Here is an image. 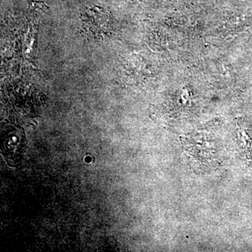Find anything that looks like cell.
Segmentation results:
<instances>
[{
    "mask_svg": "<svg viewBox=\"0 0 252 252\" xmlns=\"http://www.w3.org/2000/svg\"><path fill=\"white\" fill-rule=\"evenodd\" d=\"M186 148L193 162L207 164L216 158V144L213 142H187Z\"/></svg>",
    "mask_w": 252,
    "mask_h": 252,
    "instance_id": "cell-1",
    "label": "cell"
},
{
    "mask_svg": "<svg viewBox=\"0 0 252 252\" xmlns=\"http://www.w3.org/2000/svg\"><path fill=\"white\" fill-rule=\"evenodd\" d=\"M86 18L84 25H86V29L93 33L92 36L99 37L109 34V29H110V16L109 15L99 14L98 18H94V15L91 14V16H86Z\"/></svg>",
    "mask_w": 252,
    "mask_h": 252,
    "instance_id": "cell-2",
    "label": "cell"
}]
</instances>
